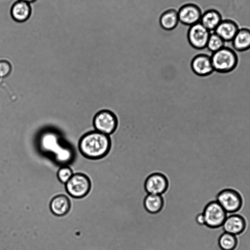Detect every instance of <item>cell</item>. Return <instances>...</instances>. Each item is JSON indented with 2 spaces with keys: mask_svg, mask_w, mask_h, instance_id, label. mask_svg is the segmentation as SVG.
<instances>
[{
  "mask_svg": "<svg viewBox=\"0 0 250 250\" xmlns=\"http://www.w3.org/2000/svg\"><path fill=\"white\" fill-rule=\"evenodd\" d=\"M112 145L110 136L95 130L82 136L79 143V148L81 153L86 158L98 160L108 155Z\"/></svg>",
  "mask_w": 250,
  "mask_h": 250,
  "instance_id": "1",
  "label": "cell"
},
{
  "mask_svg": "<svg viewBox=\"0 0 250 250\" xmlns=\"http://www.w3.org/2000/svg\"><path fill=\"white\" fill-rule=\"evenodd\" d=\"M210 57L214 71L220 73H228L232 71L238 63V57L235 51L225 46L212 53Z\"/></svg>",
  "mask_w": 250,
  "mask_h": 250,
  "instance_id": "2",
  "label": "cell"
},
{
  "mask_svg": "<svg viewBox=\"0 0 250 250\" xmlns=\"http://www.w3.org/2000/svg\"><path fill=\"white\" fill-rule=\"evenodd\" d=\"M216 201L228 214L237 213L242 208L243 197L236 189L226 188L219 191L216 195Z\"/></svg>",
  "mask_w": 250,
  "mask_h": 250,
  "instance_id": "3",
  "label": "cell"
},
{
  "mask_svg": "<svg viewBox=\"0 0 250 250\" xmlns=\"http://www.w3.org/2000/svg\"><path fill=\"white\" fill-rule=\"evenodd\" d=\"M93 125L95 130L110 136L118 128V118L113 111L108 109H102L94 115Z\"/></svg>",
  "mask_w": 250,
  "mask_h": 250,
  "instance_id": "4",
  "label": "cell"
},
{
  "mask_svg": "<svg viewBox=\"0 0 250 250\" xmlns=\"http://www.w3.org/2000/svg\"><path fill=\"white\" fill-rule=\"evenodd\" d=\"M202 213L205 219V226L212 229L222 227L228 215L216 200H212L207 203Z\"/></svg>",
  "mask_w": 250,
  "mask_h": 250,
  "instance_id": "5",
  "label": "cell"
},
{
  "mask_svg": "<svg viewBox=\"0 0 250 250\" xmlns=\"http://www.w3.org/2000/svg\"><path fill=\"white\" fill-rule=\"evenodd\" d=\"M68 193L74 198H82L86 196L91 188V182L87 176L82 173L73 174L65 183Z\"/></svg>",
  "mask_w": 250,
  "mask_h": 250,
  "instance_id": "6",
  "label": "cell"
},
{
  "mask_svg": "<svg viewBox=\"0 0 250 250\" xmlns=\"http://www.w3.org/2000/svg\"><path fill=\"white\" fill-rule=\"evenodd\" d=\"M210 33L211 32L198 22L189 26L187 34L188 42L192 48L201 50L206 48Z\"/></svg>",
  "mask_w": 250,
  "mask_h": 250,
  "instance_id": "7",
  "label": "cell"
},
{
  "mask_svg": "<svg viewBox=\"0 0 250 250\" xmlns=\"http://www.w3.org/2000/svg\"><path fill=\"white\" fill-rule=\"evenodd\" d=\"M169 180L164 173L155 172L145 179L144 188L147 194L163 195L169 188Z\"/></svg>",
  "mask_w": 250,
  "mask_h": 250,
  "instance_id": "8",
  "label": "cell"
},
{
  "mask_svg": "<svg viewBox=\"0 0 250 250\" xmlns=\"http://www.w3.org/2000/svg\"><path fill=\"white\" fill-rule=\"evenodd\" d=\"M202 13L200 6L194 2L185 3L178 10L179 22L188 26L200 22Z\"/></svg>",
  "mask_w": 250,
  "mask_h": 250,
  "instance_id": "9",
  "label": "cell"
},
{
  "mask_svg": "<svg viewBox=\"0 0 250 250\" xmlns=\"http://www.w3.org/2000/svg\"><path fill=\"white\" fill-rule=\"evenodd\" d=\"M190 67L193 73L200 77L208 76L214 72L211 57L205 53L195 55L191 61Z\"/></svg>",
  "mask_w": 250,
  "mask_h": 250,
  "instance_id": "10",
  "label": "cell"
},
{
  "mask_svg": "<svg viewBox=\"0 0 250 250\" xmlns=\"http://www.w3.org/2000/svg\"><path fill=\"white\" fill-rule=\"evenodd\" d=\"M222 227L224 232L238 236L246 230L247 222L243 215L231 213L228 215Z\"/></svg>",
  "mask_w": 250,
  "mask_h": 250,
  "instance_id": "11",
  "label": "cell"
},
{
  "mask_svg": "<svg viewBox=\"0 0 250 250\" xmlns=\"http://www.w3.org/2000/svg\"><path fill=\"white\" fill-rule=\"evenodd\" d=\"M240 28L238 23L234 20L223 19L213 31L225 42H231Z\"/></svg>",
  "mask_w": 250,
  "mask_h": 250,
  "instance_id": "12",
  "label": "cell"
},
{
  "mask_svg": "<svg viewBox=\"0 0 250 250\" xmlns=\"http://www.w3.org/2000/svg\"><path fill=\"white\" fill-rule=\"evenodd\" d=\"M30 4L21 0L15 2L11 7L10 14L16 21L23 22L26 21L31 14Z\"/></svg>",
  "mask_w": 250,
  "mask_h": 250,
  "instance_id": "13",
  "label": "cell"
},
{
  "mask_svg": "<svg viewBox=\"0 0 250 250\" xmlns=\"http://www.w3.org/2000/svg\"><path fill=\"white\" fill-rule=\"evenodd\" d=\"M232 46L235 51L245 52L250 49V28H240L231 41Z\"/></svg>",
  "mask_w": 250,
  "mask_h": 250,
  "instance_id": "14",
  "label": "cell"
},
{
  "mask_svg": "<svg viewBox=\"0 0 250 250\" xmlns=\"http://www.w3.org/2000/svg\"><path fill=\"white\" fill-rule=\"evenodd\" d=\"M222 20V16L220 12L216 9L211 8L203 12L200 22L212 32Z\"/></svg>",
  "mask_w": 250,
  "mask_h": 250,
  "instance_id": "15",
  "label": "cell"
},
{
  "mask_svg": "<svg viewBox=\"0 0 250 250\" xmlns=\"http://www.w3.org/2000/svg\"><path fill=\"white\" fill-rule=\"evenodd\" d=\"M165 205V200L162 195L147 194L143 200V206L149 213L155 214L162 211Z\"/></svg>",
  "mask_w": 250,
  "mask_h": 250,
  "instance_id": "16",
  "label": "cell"
},
{
  "mask_svg": "<svg viewBox=\"0 0 250 250\" xmlns=\"http://www.w3.org/2000/svg\"><path fill=\"white\" fill-rule=\"evenodd\" d=\"M159 23L165 30H171L175 28L179 23L178 9L171 8L164 11L160 17Z\"/></svg>",
  "mask_w": 250,
  "mask_h": 250,
  "instance_id": "17",
  "label": "cell"
},
{
  "mask_svg": "<svg viewBox=\"0 0 250 250\" xmlns=\"http://www.w3.org/2000/svg\"><path fill=\"white\" fill-rule=\"evenodd\" d=\"M70 207L69 199L63 195L55 197L50 203V209L56 215L62 216L67 213Z\"/></svg>",
  "mask_w": 250,
  "mask_h": 250,
  "instance_id": "18",
  "label": "cell"
},
{
  "mask_svg": "<svg viewBox=\"0 0 250 250\" xmlns=\"http://www.w3.org/2000/svg\"><path fill=\"white\" fill-rule=\"evenodd\" d=\"M217 244L221 250H235L239 245L237 236L226 232L219 236Z\"/></svg>",
  "mask_w": 250,
  "mask_h": 250,
  "instance_id": "19",
  "label": "cell"
},
{
  "mask_svg": "<svg viewBox=\"0 0 250 250\" xmlns=\"http://www.w3.org/2000/svg\"><path fill=\"white\" fill-rule=\"evenodd\" d=\"M225 42L217 34L212 32L208 39L206 48L212 53L215 52L225 45Z\"/></svg>",
  "mask_w": 250,
  "mask_h": 250,
  "instance_id": "20",
  "label": "cell"
},
{
  "mask_svg": "<svg viewBox=\"0 0 250 250\" xmlns=\"http://www.w3.org/2000/svg\"><path fill=\"white\" fill-rule=\"evenodd\" d=\"M58 177L62 183H66L73 175L70 168L64 166L60 168L58 172Z\"/></svg>",
  "mask_w": 250,
  "mask_h": 250,
  "instance_id": "21",
  "label": "cell"
},
{
  "mask_svg": "<svg viewBox=\"0 0 250 250\" xmlns=\"http://www.w3.org/2000/svg\"><path fill=\"white\" fill-rule=\"evenodd\" d=\"M11 69V65L8 61L5 60H0V77L7 76L10 73Z\"/></svg>",
  "mask_w": 250,
  "mask_h": 250,
  "instance_id": "22",
  "label": "cell"
},
{
  "mask_svg": "<svg viewBox=\"0 0 250 250\" xmlns=\"http://www.w3.org/2000/svg\"><path fill=\"white\" fill-rule=\"evenodd\" d=\"M196 223L201 226H205V219L202 212L198 213L195 218Z\"/></svg>",
  "mask_w": 250,
  "mask_h": 250,
  "instance_id": "23",
  "label": "cell"
},
{
  "mask_svg": "<svg viewBox=\"0 0 250 250\" xmlns=\"http://www.w3.org/2000/svg\"><path fill=\"white\" fill-rule=\"evenodd\" d=\"M22 0L23 1L26 2L30 4L31 3H33L35 1H36L37 0Z\"/></svg>",
  "mask_w": 250,
  "mask_h": 250,
  "instance_id": "24",
  "label": "cell"
}]
</instances>
